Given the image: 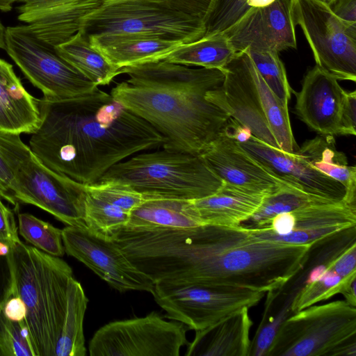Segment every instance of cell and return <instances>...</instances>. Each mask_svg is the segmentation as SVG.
<instances>
[{
  "mask_svg": "<svg viewBox=\"0 0 356 356\" xmlns=\"http://www.w3.org/2000/svg\"><path fill=\"white\" fill-rule=\"evenodd\" d=\"M325 136L305 142L297 152L315 169L341 184L346 191L343 201L356 207V168L336 150L332 136Z\"/></svg>",
  "mask_w": 356,
  "mask_h": 356,
  "instance_id": "cell-26",
  "label": "cell"
},
{
  "mask_svg": "<svg viewBox=\"0 0 356 356\" xmlns=\"http://www.w3.org/2000/svg\"><path fill=\"white\" fill-rule=\"evenodd\" d=\"M200 155L222 183L242 190L270 193L282 186H291L223 131Z\"/></svg>",
  "mask_w": 356,
  "mask_h": 356,
  "instance_id": "cell-17",
  "label": "cell"
},
{
  "mask_svg": "<svg viewBox=\"0 0 356 356\" xmlns=\"http://www.w3.org/2000/svg\"><path fill=\"white\" fill-rule=\"evenodd\" d=\"M253 322L243 307L215 324L195 331L186 356H249Z\"/></svg>",
  "mask_w": 356,
  "mask_h": 356,
  "instance_id": "cell-20",
  "label": "cell"
},
{
  "mask_svg": "<svg viewBox=\"0 0 356 356\" xmlns=\"http://www.w3.org/2000/svg\"><path fill=\"white\" fill-rule=\"evenodd\" d=\"M17 218L19 234L26 241L50 255L64 254L62 229L30 213H19Z\"/></svg>",
  "mask_w": 356,
  "mask_h": 356,
  "instance_id": "cell-32",
  "label": "cell"
},
{
  "mask_svg": "<svg viewBox=\"0 0 356 356\" xmlns=\"http://www.w3.org/2000/svg\"><path fill=\"white\" fill-rule=\"evenodd\" d=\"M0 356H35L24 321L0 314Z\"/></svg>",
  "mask_w": 356,
  "mask_h": 356,
  "instance_id": "cell-35",
  "label": "cell"
},
{
  "mask_svg": "<svg viewBox=\"0 0 356 356\" xmlns=\"http://www.w3.org/2000/svg\"><path fill=\"white\" fill-rule=\"evenodd\" d=\"M75 1L77 0H24L23 4L17 7L18 19Z\"/></svg>",
  "mask_w": 356,
  "mask_h": 356,
  "instance_id": "cell-42",
  "label": "cell"
},
{
  "mask_svg": "<svg viewBox=\"0 0 356 356\" xmlns=\"http://www.w3.org/2000/svg\"><path fill=\"white\" fill-rule=\"evenodd\" d=\"M346 91L338 79L316 65L305 74L296 96L297 115L323 136L341 135V115Z\"/></svg>",
  "mask_w": 356,
  "mask_h": 356,
  "instance_id": "cell-19",
  "label": "cell"
},
{
  "mask_svg": "<svg viewBox=\"0 0 356 356\" xmlns=\"http://www.w3.org/2000/svg\"><path fill=\"white\" fill-rule=\"evenodd\" d=\"M321 202H333L309 195L289 185L282 186L268 193L254 214L245 222L248 227H266L277 215L291 212L299 207Z\"/></svg>",
  "mask_w": 356,
  "mask_h": 356,
  "instance_id": "cell-30",
  "label": "cell"
},
{
  "mask_svg": "<svg viewBox=\"0 0 356 356\" xmlns=\"http://www.w3.org/2000/svg\"><path fill=\"white\" fill-rule=\"evenodd\" d=\"M102 181L126 184L145 199L193 200L214 193L222 185L200 154L163 147L116 163L98 181Z\"/></svg>",
  "mask_w": 356,
  "mask_h": 356,
  "instance_id": "cell-5",
  "label": "cell"
},
{
  "mask_svg": "<svg viewBox=\"0 0 356 356\" xmlns=\"http://www.w3.org/2000/svg\"><path fill=\"white\" fill-rule=\"evenodd\" d=\"M355 307L345 300L314 305L282 322L266 356H355Z\"/></svg>",
  "mask_w": 356,
  "mask_h": 356,
  "instance_id": "cell-7",
  "label": "cell"
},
{
  "mask_svg": "<svg viewBox=\"0 0 356 356\" xmlns=\"http://www.w3.org/2000/svg\"><path fill=\"white\" fill-rule=\"evenodd\" d=\"M275 0H245L249 8H264L273 3Z\"/></svg>",
  "mask_w": 356,
  "mask_h": 356,
  "instance_id": "cell-48",
  "label": "cell"
},
{
  "mask_svg": "<svg viewBox=\"0 0 356 356\" xmlns=\"http://www.w3.org/2000/svg\"><path fill=\"white\" fill-rule=\"evenodd\" d=\"M222 131L239 143L247 142L252 136L251 131L248 127L241 125L232 118Z\"/></svg>",
  "mask_w": 356,
  "mask_h": 356,
  "instance_id": "cell-46",
  "label": "cell"
},
{
  "mask_svg": "<svg viewBox=\"0 0 356 356\" xmlns=\"http://www.w3.org/2000/svg\"><path fill=\"white\" fill-rule=\"evenodd\" d=\"M240 145L261 164L291 186L327 200L343 201L346 188L312 167L298 152L282 151L254 136Z\"/></svg>",
  "mask_w": 356,
  "mask_h": 356,
  "instance_id": "cell-18",
  "label": "cell"
},
{
  "mask_svg": "<svg viewBox=\"0 0 356 356\" xmlns=\"http://www.w3.org/2000/svg\"><path fill=\"white\" fill-rule=\"evenodd\" d=\"M35 356H85L88 298L70 266L22 242L6 255Z\"/></svg>",
  "mask_w": 356,
  "mask_h": 356,
  "instance_id": "cell-4",
  "label": "cell"
},
{
  "mask_svg": "<svg viewBox=\"0 0 356 356\" xmlns=\"http://www.w3.org/2000/svg\"><path fill=\"white\" fill-rule=\"evenodd\" d=\"M186 325L156 312L108 323L89 342L90 356H179L188 344Z\"/></svg>",
  "mask_w": 356,
  "mask_h": 356,
  "instance_id": "cell-12",
  "label": "cell"
},
{
  "mask_svg": "<svg viewBox=\"0 0 356 356\" xmlns=\"http://www.w3.org/2000/svg\"><path fill=\"white\" fill-rule=\"evenodd\" d=\"M86 189L91 195L129 213L145 200L140 193L126 184L114 181H102L92 184H86Z\"/></svg>",
  "mask_w": 356,
  "mask_h": 356,
  "instance_id": "cell-34",
  "label": "cell"
},
{
  "mask_svg": "<svg viewBox=\"0 0 356 356\" xmlns=\"http://www.w3.org/2000/svg\"><path fill=\"white\" fill-rule=\"evenodd\" d=\"M120 73L128 78L111 95L159 132L165 138L163 148L200 154L230 119L206 99L222 83L224 70L160 60L127 66Z\"/></svg>",
  "mask_w": 356,
  "mask_h": 356,
  "instance_id": "cell-3",
  "label": "cell"
},
{
  "mask_svg": "<svg viewBox=\"0 0 356 356\" xmlns=\"http://www.w3.org/2000/svg\"><path fill=\"white\" fill-rule=\"evenodd\" d=\"M204 225L192 200L154 197L147 198L129 214L125 227L142 232L194 227Z\"/></svg>",
  "mask_w": 356,
  "mask_h": 356,
  "instance_id": "cell-24",
  "label": "cell"
},
{
  "mask_svg": "<svg viewBox=\"0 0 356 356\" xmlns=\"http://www.w3.org/2000/svg\"><path fill=\"white\" fill-rule=\"evenodd\" d=\"M321 1L325 3L327 6L330 5L333 0H320Z\"/></svg>",
  "mask_w": 356,
  "mask_h": 356,
  "instance_id": "cell-52",
  "label": "cell"
},
{
  "mask_svg": "<svg viewBox=\"0 0 356 356\" xmlns=\"http://www.w3.org/2000/svg\"><path fill=\"white\" fill-rule=\"evenodd\" d=\"M355 280L356 275L343 278L326 268L324 264L320 265L314 269L306 284L293 296L290 304L291 312L296 313L337 294H341Z\"/></svg>",
  "mask_w": 356,
  "mask_h": 356,
  "instance_id": "cell-29",
  "label": "cell"
},
{
  "mask_svg": "<svg viewBox=\"0 0 356 356\" xmlns=\"http://www.w3.org/2000/svg\"><path fill=\"white\" fill-rule=\"evenodd\" d=\"M291 300L292 298L291 301ZM291 301L287 302L275 317L258 329L257 334L251 341L249 356L267 355L281 324L291 313L290 310Z\"/></svg>",
  "mask_w": 356,
  "mask_h": 356,
  "instance_id": "cell-37",
  "label": "cell"
},
{
  "mask_svg": "<svg viewBox=\"0 0 356 356\" xmlns=\"http://www.w3.org/2000/svg\"><path fill=\"white\" fill-rule=\"evenodd\" d=\"M14 291V280L6 256H0V314Z\"/></svg>",
  "mask_w": 356,
  "mask_h": 356,
  "instance_id": "cell-41",
  "label": "cell"
},
{
  "mask_svg": "<svg viewBox=\"0 0 356 356\" xmlns=\"http://www.w3.org/2000/svg\"><path fill=\"white\" fill-rule=\"evenodd\" d=\"M340 277L345 278L356 275V243H353L324 264Z\"/></svg>",
  "mask_w": 356,
  "mask_h": 356,
  "instance_id": "cell-38",
  "label": "cell"
},
{
  "mask_svg": "<svg viewBox=\"0 0 356 356\" xmlns=\"http://www.w3.org/2000/svg\"><path fill=\"white\" fill-rule=\"evenodd\" d=\"M91 45L99 50L115 67L163 60L184 42L153 37L126 35H99L88 37Z\"/></svg>",
  "mask_w": 356,
  "mask_h": 356,
  "instance_id": "cell-23",
  "label": "cell"
},
{
  "mask_svg": "<svg viewBox=\"0 0 356 356\" xmlns=\"http://www.w3.org/2000/svg\"><path fill=\"white\" fill-rule=\"evenodd\" d=\"M0 197L15 205V179L0 153Z\"/></svg>",
  "mask_w": 356,
  "mask_h": 356,
  "instance_id": "cell-43",
  "label": "cell"
},
{
  "mask_svg": "<svg viewBox=\"0 0 356 356\" xmlns=\"http://www.w3.org/2000/svg\"><path fill=\"white\" fill-rule=\"evenodd\" d=\"M101 3L102 0H77L18 19L27 23L42 39L57 46L76 34L83 18Z\"/></svg>",
  "mask_w": 356,
  "mask_h": 356,
  "instance_id": "cell-25",
  "label": "cell"
},
{
  "mask_svg": "<svg viewBox=\"0 0 356 356\" xmlns=\"http://www.w3.org/2000/svg\"><path fill=\"white\" fill-rule=\"evenodd\" d=\"M41 122L29 147L46 166L83 184L116 163L162 147L165 138L98 88L62 100L39 99Z\"/></svg>",
  "mask_w": 356,
  "mask_h": 356,
  "instance_id": "cell-2",
  "label": "cell"
},
{
  "mask_svg": "<svg viewBox=\"0 0 356 356\" xmlns=\"http://www.w3.org/2000/svg\"><path fill=\"white\" fill-rule=\"evenodd\" d=\"M240 2L243 3H245V0H238Z\"/></svg>",
  "mask_w": 356,
  "mask_h": 356,
  "instance_id": "cell-53",
  "label": "cell"
},
{
  "mask_svg": "<svg viewBox=\"0 0 356 356\" xmlns=\"http://www.w3.org/2000/svg\"><path fill=\"white\" fill-rule=\"evenodd\" d=\"M0 242L10 248L22 242L18 236L17 228L12 211L2 202L0 197Z\"/></svg>",
  "mask_w": 356,
  "mask_h": 356,
  "instance_id": "cell-39",
  "label": "cell"
},
{
  "mask_svg": "<svg viewBox=\"0 0 356 356\" xmlns=\"http://www.w3.org/2000/svg\"><path fill=\"white\" fill-rule=\"evenodd\" d=\"M236 54L226 35L218 33L184 43L168 54L163 60L186 66L223 70Z\"/></svg>",
  "mask_w": 356,
  "mask_h": 356,
  "instance_id": "cell-28",
  "label": "cell"
},
{
  "mask_svg": "<svg viewBox=\"0 0 356 356\" xmlns=\"http://www.w3.org/2000/svg\"><path fill=\"white\" fill-rule=\"evenodd\" d=\"M129 213L89 194L86 189L83 220L88 229L107 236L125 227Z\"/></svg>",
  "mask_w": 356,
  "mask_h": 356,
  "instance_id": "cell-31",
  "label": "cell"
},
{
  "mask_svg": "<svg viewBox=\"0 0 356 356\" xmlns=\"http://www.w3.org/2000/svg\"><path fill=\"white\" fill-rule=\"evenodd\" d=\"M3 314L8 319L22 322L26 314L25 303L15 292L5 302L2 308Z\"/></svg>",
  "mask_w": 356,
  "mask_h": 356,
  "instance_id": "cell-45",
  "label": "cell"
},
{
  "mask_svg": "<svg viewBox=\"0 0 356 356\" xmlns=\"http://www.w3.org/2000/svg\"><path fill=\"white\" fill-rule=\"evenodd\" d=\"M40 122L39 99L24 88L13 65L0 58V130L32 134Z\"/></svg>",
  "mask_w": 356,
  "mask_h": 356,
  "instance_id": "cell-21",
  "label": "cell"
},
{
  "mask_svg": "<svg viewBox=\"0 0 356 356\" xmlns=\"http://www.w3.org/2000/svg\"><path fill=\"white\" fill-rule=\"evenodd\" d=\"M20 0H0V10L8 12L12 9L13 4Z\"/></svg>",
  "mask_w": 356,
  "mask_h": 356,
  "instance_id": "cell-49",
  "label": "cell"
},
{
  "mask_svg": "<svg viewBox=\"0 0 356 356\" xmlns=\"http://www.w3.org/2000/svg\"><path fill=\"white\" fill-rule=\"evenodd\" d=\"M355 285L356 280L347 286L341 293L344 296L345 300L354 307L356 306Z\"/></svg>",
  "mask_w": 356,
  "mask_h": 356,
  "instance_id": "cell-47",
  "label": "cell"
},
{
  "mask_svg": "<svg viewBox=\"0 0 356 356\" xmlns=\"http://www.w3.org/2000/svg\"><path fill=\"white\" fill-rule=\"evenodd\" d=\"M356 91L345 92L341 115V135L356 134Z\"/></svg>",
  "mask_w": 356,
  "mask_h": 356,
  "instance_id": "cell-40",
  "label": "cell"
},
{
  "mask_svg": "<svg viewBox=\"0 0 356 356\" xmlns=\"http://www.w3.org/2000/svg\"><path fill=\"white\" fill-rule=\"evenodd\" d=\"M252 64L247 51L236 53L223 70L222 83L208 91L206 99L248 127L252 136L279 148L264 112L252 73Z\"/></svg>",
  "mask_w": 356,
  "mask_h": 356,
  "instance_id": "cell-15",
  "label": "cell"
},
{
  "mask_svg": "<svg viewBox=\"0 0 356 356\" xmlns=\"http://www.w3.org/2000/svg\"><path fill=\"white\" fill-rule=\"evenodd\" d=\"M269 193H252L222 183L214 193L192 200L204 225H241L258 210Z\"/></svg>",
  "mask_w": 356,
  "mask_h": 356,
  "instance_id": "cell-22",
  "label": "cell"
},
{
  "mask_svg": "<svg viewBox=\"0 0 356 356\" xmlns=\"http://www.w3.org/2000/svg\"><path fill=\"white\" fill-rule=\"evenodd\" d=\"M316 65L338 80L356 81V26L346 24L320 0H290Z\"/></svg>",
  "mask_w": 356,
  "mask_h": 356,
  "instance_id": "cell-11",
  "label": "cell"
},
{
  "mask_svg": "<svg viewBox=\"0 0 356 356\" xmlns=\"http://www.w3.org/2000/svg\"><path fill=\"white\" fill-rule=\"evenodd\" d=\"M23 1H24V0H20V2H23Z\"/></svg>",
  "mask_w": 356,
  "mask_h": 356,
  "instance_id": "cell-54",
  "label": "cell"
},
{
  "mask_svg": "<svg viewBox=\"0 0 356 356\" xmlns=\"http://www.w3.org/2000/svg\"><path fill=\"white\" fill-rule=\"evenodd\" d=\"M216 0H102V6L120 3L149 5L186 14L206 22Z\"/></svg>",
  "mask_w": 356,
  "mask_h": 356,
  "instance_id": "cell-36",
  "label": "cell"
},
{
  "mask_svg": "<svg viewBox=\"0 0 356 356\" xmlns=\"http://www.w3.org/2000/svg\"><path fill=\"white\" fill-rule=\"evenodd\" d=\"M328 6L346 24L356 26V0H333Z\"/></svg>",
  "mask_w": 356,
  "mask_h": 356,
  "instance_id": "cell-44",
  "label": "cell"
},
{
  "mask_svg": "<svg viewBox=\"0 0 356 356\" xmlns=\"http://www.w3.org/2000/svg\"><path fill=\"white\" fill-rule=\"evenodd\" d=\"M81 30L88 37L126 35L189 43L202 38L205 22L199 18L149 5L120 3L100 5L86 15Z\"/></svg>",
  "mask_w": 356,
  "mask_h": 356,
  "instance_id": "cell-9",
  "label": "cell"
},
{
  "mask_svg": "<svg viewBox=\"0 0 356 356\" xmlns=\"http://www.w3.org/2000/svg\"><path fill=\"white\" fill-rule=\"evenodd\" d=\"M65 252L97 274L120 292L152 293L154 282L128 259L109 236L87 227L67 225L62 229Z\"/></svg>",
  "mask_w": 356,
  "mask_h": 356,
  "instance_id": "cell-13",
  "label": "cell"
},
{
  "mask_svg": "<svg viewBox=\"0 0 356 356\" xmlns=\"http://www.w3.org/2000/svg\"><path fill=\"white\" fill-rule=\"evenodd\" d=\"M58 53L97 86L108 85L120 74L105 56L93 47L80 29L67 41L56 46Z\"/></svg>",
  "mask_w": 356,
  "mask_h": 356,
  "instance_id": "cell-27",
  "label": "cell"
},
{
  "mask_svg": "<svg viewBox=\"0 0 356 356\" xmlns=\"http://www.w3.org/2000/svg\"><path fill=\"white\" fill-rule=\"evenodd\" d=\"M266 293L246 288L154 283L152 294L166 318L195 331L205 329L232 313L249 309Z\"/></svg>",
  "mask_w": 356,
  "mask_h": 356,
  "instance_id": "cell-10",
  "label": "cell"
},
{
  "mask_svg": "<svg viewBox=\"0 0 356 356\" xmlns=\"http://www.w3.org/2000/svg\"><path fill=\"white\" fill-rule=\"evenodd\" d=\"M115 241L154 283L246 288L274 294L305 265L312 247L264 240L244 225L136 232Z\"/></svg>",
  "mask_w": 356,
  "mask_h": 356,
  "instance_id": "cell-1",
  "label": "cell"
},
{
  "mask_svg": "<svg viewBox=\"0 0 356 356\" xmlns=\"http://www.w3.org/2000/svg\"><path fill=\"white\" fill-rule=\"evenodd\" d=\"M5 33H6V28L0 22V49L5 50L6 44H5Z\"/></svg>",
  "mask_w": 356,
  "mask_h": 356,
  "instance_id": "cell-50",
  "label": "cell"
},
{
  "mask_svg": "<svg viewBox=\"0 0 356 356\" xmlns=\"http://www.w3.org/2000/svg\"><path fill=\"white\" fill-rule=\"evenodd\" d=\"M290 0H275L264 8H250L222 32L236 53L245 49L275 51L297 48Z\"/></svg>",
  "mask_w": 356,
  "mask_h": 356,
  "instance_id": "cell-16",
  "label": "cell"
},
{
  "mask_svg": "<svg viewBox=\"0 0 356 356\" xmlns=\"http://www.w3.org/2000/svg\"><path fill=\"white\" fill-rule=\"evenodd\" d=\"M10 251V247L2 242H0V256H6Z\"/></svg>",
  "mask_w": 356,
  "mask_h": 356,
  "instance_id": "cell-51",
  "label": "cell"
},
{
  "mask_svg": "<svg viewBox=\"0 0 356 356\" xmlns=\"http://www.w3.org/2000/svg\"><path fill=\"white\" fill-rule=\"evenodd\" d=\"M264 81L284 106L288 107L292 90L278 52L245 49Z\"/></svg>",
  "mask_w": 356,
  "mask_h": 356,
  "instance_id": "cell-33",
  "label": "cell"
},
{
  "mask_svg": "<svg viewBox=\"0 0 356 356\" xmlns=\"http://www.w3.org/2000/svg\"><path fill=\"white\" fill-rule=\"evenodd\" d=\"M355 225L356 207L341 201L312 203L275 216L266 227L248 228L264 240L312 248Z\"/></svg>",
  "mask_w": 356,
  "mask_h": 356,
  "instance_id": "cell-14",
  "label": "cell"
},
{
  "mask_svg": "<svg viewBox=\"0 0 356 356\" xmlns=\"http://www.w3.org/2000/svg\"><path fill=\"white\" fill-rule=\"evenodd\" d=\"M19 136L0 130V153L15 179V205L32 204L67 225L87 227L83 220L86 184L46 166Z\"/></svg>",
  "mask_w": 356,
  "mask_h": 356,
  "instance_id": "cell-6",
  "label": "cell"
},
{
  "mask_svg": "<svg viewBox=\"0 0 356 356\" xmlns=\"http://www.w3.org/2000/svg\"><path fill=\"white\" fill-rule=\"evenodd\" d=\"M5 44V51L45 99L80 97L98 88L29 24L6 27Z\"/></svg>",
  "mask_w": 356,
  "mask_h": 356,
  "instance_id": "cell-8",
  "label": "cell"
}]
</instances>
